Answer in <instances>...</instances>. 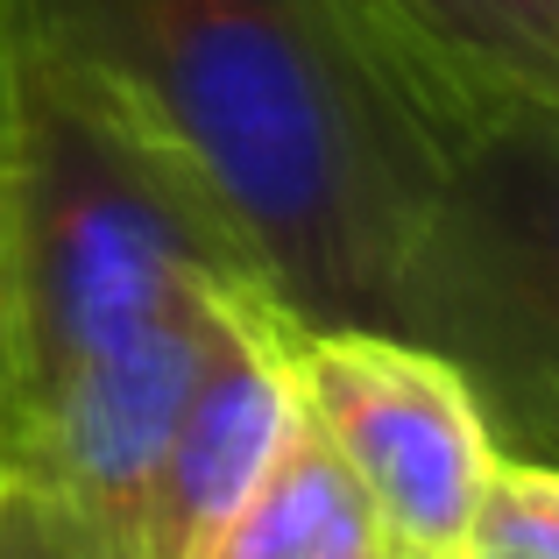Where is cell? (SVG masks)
Listing matches in <instances>:
<instances>
[{
  "label": "cell",
  "instance_id": "1",
  "mask_svg": "<svg viewBox=\"0 0 559 559\" xmlns=\"http://www.w3.org/2000/svg\"><path fill=\"white\" fill-rule=\"evenodd\" d=\"M85 85L199 191L290 326H390L425 156L333 0H28Z\"/></svg>",
  "mask_w": 559,
  "mask_h": 559
},
{
  "label": "cell",
  "instance_id": "2",
  "mask_svg": "<svg viewBox=\"0 0 559 559\" xmlns=\"http://www.w3.org/2000/svg\"><path fill=\"white\" fill-rule=\"evenodd\" d=\"M199 284L255 276L36 8L0 0V453L71 369Z\"/></svg>",
  "mask_w": 559,
  "mask_h": 559
},
{
  "label": "cell",
  "instance_id": "3",
  "mask_svg": "<svg viewBox=\"0 0 559 559\" xmlns=\"http://www.w3.org/2000/svg\"><path fill=\"white\" fill-rule=\"evenodd\" d=\"M382 333L467 376L496 453L559 461V107H524L432 164Z\"/></svg>",
  "mask_w": 559,
  "mask_h": 559
},
{
  "label": "cell",
  "instance_id": "4",
  "mask_svg": "<svg viewBox=\"0 0 559 559\" xmlns=\"http://www.w3.org/2000/svg\"><path fill=\"white\" fill-rule=\"evenodd\" d=\"M298 411L369 496L390 559H461L496 432L447 355L382 326H290Z\"/></svg>",
  "mask_w": 559,
  "mask_h": 559
},
{
  "label": "cell",
  "instance_id": "5",
  "mask_svg": "<svg viewBox=\"0 0 559 559\" xmlns=\"http://www.w3.org/2000/svg\"><path fill=\"white\" fill-rule=\"evenodd\" d=\"M227 290L255 284H199L170 298L156 319L99 347L85 369H71L64 390L0 453V475L28 481L71 524L79 559H142L156 467H164L170 425L185 411V390L205 361Z\"/></svg>",
  "mask_w": 559,
  "mask_h": 559
},
{
  "label": "cell",
  "instance_id": "6",
  "mask_svg": "<svg viewBox=\"0 0 559 559\" xmlns=\"http://www.w3.org/2000/svg\"><path fill=\"white\" fill-rule=\"evenodd\" d=\"M425 170L524 107H559V0H333Z\"/></svg>",
  "mask_w": 559,
  "mask_h": 559
},
{
  "label": "cell",
  "instance_id": "7",
  "mask_svg": "<svg viewBox=\"0 0 559 559\" xmlns=\"http://www.w3.org/2000/svg\"><path fill=\"white\" fill-rule=\"evenodd\" d=\"M298 432V376H290V319L262 290H227L205 361L170 425L164 467L142 518V559H199L213 532L255 496Z\"/></svg>",
  "mask_w": 559,
  "mask_h": 559
},
{
  "label": "cell",
  "instance_id": "8",
  "mask_svg": "<svg viewBox=\"0 0 559 559\" xmlns=\"http://www.w3.org/2000/svg\"><path fill=\"white\" fill-rule=\"evenodd\" d=\"M199 559H390V538H382L369 496L355 489V475L333 461V447L298 411V432L284 439L276 467Z\"/></svg>",
  "mask_w": 559,
  "mask_h": 559
},
{
  "label": "cell",
  "instance_id": "9",
  "mask_svg": "<svg viewBox=\"0 0 559 559\" xmlns=\"http://www.w3.org/2000/svg\"><path fill=\"white\" fill-rule=\"evenodd\" d=\"M0 559H79L71 524L14 475H0Z\"/></svg>",
  "mask_w": 559,
  "mask_h": 559
},
{
  "label": "cell",
  "instance_id": "10",
  "mask_svg": "<svg viewBox=\"0 0 559 559\" xmlns=\"http://www.w3.org/2000/svg\"><path fill=\"white\" fill-rule=\"evenodd\" d=\"M461 559H532V552H461Z\"/></svg>",
  "mask_w": 559,
  "mask_h": 559
}]
</instances>
